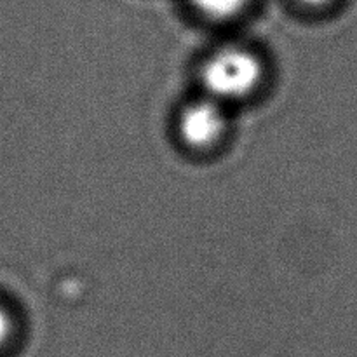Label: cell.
Returning a JSON list of instances; mask_svg holds the SVG:
<instances>
[{
	"label": "cell",
	"instance_id": "6da1fadb",
	"mask_svg": "<svg viewBox=\"0 0 357 357\" xmlns=\"http://www.w3.org/2000/svg\"><path fill=\"white\" fill-rule=\"evenodd\" d=\"M264 75V65L251 49L225 45L213 52L201 68V82L206 96L229 103L250 96Z\"/></svg>",
	"mask_w": 357,
	"mask_h": 357
},
{
	"label": "cell",
	"instance_id": "7a4b0ae2",
	"mask_svg": "<svg viewBox=\"0 0 357 357\" xmlns=\"http://www.w3.org/2000/svg\"><path fill=\"white\" fill-rule=\"evenodd\" d=\"M227 122L225 105L204 96L181 110L178 132L190 149H211L225 135Z\"/></svg>",
	"mask_w": 357,
	"mask_h": 357
},
{
	"label": "cell",
	"instance_id": "3957f363",
	"mask_svg": "<svg viewBox=\"0 0 357 357\" xmlns=\"http://www.w3.org/2000/svg\"><path fill=\"white\" fill-rule=\"evenodd\" d=\"M251 0H190L195 10L209 20H230L248 7Z\"/></svg>",
	"mask_w": 357,
	"mask_h": 357
},
{
	"label": "cell",
	"instance_id": "277c9868",
	"mask_svg": "<svg viewBox=\"0 0 357 357\" xmlns=\"http://www.w3.org/2000/svg\"><path fill=\"white\" fill-rule=\"evenodd\" d=\"M10 335H13V317L0 305V349L6 347Z\"/></svg>",
	"mask_w": 357,
	"mask_h": 357
},
{
	"label": "cell",
	"instance_id": "5b68a950",
	"mask_svg": "<svg viewBox=\"0 0 357 357\" xmlns=\"http://www.w3.org/2000/svg\"><path fill=\"white\" fill-rule=\"evenodd\" d=\"M303 6H309V7H323L326 3H330L331 0H300Z\"/></svg>",
	"mask_w": 357,
	"mask_h": 357
}]
</instances>
